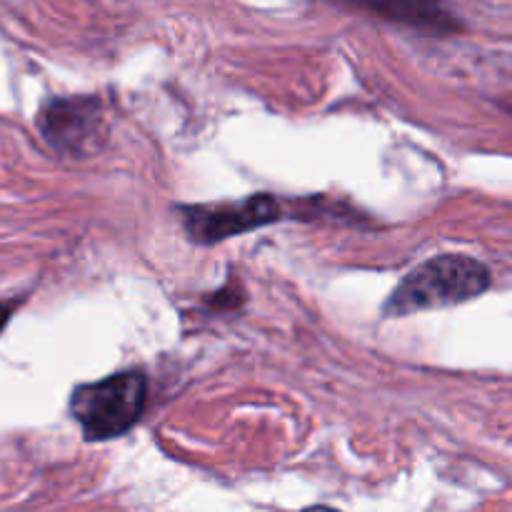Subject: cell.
Returning <instances> with one entry per match:
<instances>
[{
	"label": "cell",
	"instance_id": "5",
	"mask_svg": "<svg viewBox=\"0 0 512 512\" xmlns=\"http://www.w3.org/2000/svg\"><path fill=\"white\" fill-rule=\"evenodd\" d=\"M375 13L385 15L388 20H395V23L410 25V28L420 30H433V33H453V30L460 28L458 20L453 15L445 13L438 5L428 3H388V5H368Z\"/></svg>",
	"mask_w": 512,
	"mask_h": 512
},
{
	"label": "cell",
	"instance_id": "3",
	"mask_svg": "<svg viewBox=\"0 0 512 512\" xmlns=\"http://www.w3.org/2000/svg\"><path fill=\"white\" fill-rule=\"evenodd\" d=\"M183 215V228L195 243H220L233 235L250 233L263 225L278 223L283 208L273 195H250L238 203H218V205H185L180 208Z\"/></svg>",
	"mask_w": 512,
	"mask_h": 512
},
{
	"label": "cell",
	"instance_id": "7",
	"mask_svg": "<svg viewBox=\"0 0 512 512\" xmlns=\"http://www.w3.org/2000/svg\"><path fill=\"white\" fill-rule=\"evenodd\" d=\"M303 512H338V510L325 508V505H313V508H308V510H303Z\"/></svg>",
	"mask_w": 512,
	"mask_h": 512
},
{
	"label": "cell",
	"instance_id": "6",
	"mask_svg": "<svg viewBox=\"0 0 512 512\" xmlns=\"http://www.w3.org/2000/svg\"><path fill=\"white\" fill-rule=\"evenodd\" d=\"M20 303H23V300H3V303H0V333H3L5 325L10 323V318H13V313L18 310Z\"/></svg>",
	"mask_w": 512,
	"mask_h": 512
},
{
	"label": "cell",
	"instance_id": "2",
	"mask_svg": "<svg viewBox=\"0 0 512 512\" xmlns=\"http://www.w3.org/2000/svg\"><path fill=\"white\" fill-rule=\"evenodd\" d=\"M148 378L140 370H123L98 383L78 385L70 395V415L85 440H113L125 435L145 413Z\"/></svg>",
	"mask_w": 512,
	"mask_h": 512
},
{
	"label": "cell",
	"instance_id": "4",
	"mask_svg": "<svg viewBox=\"0 0 512 512\" xmlns=\"http://www.w3.org/2000/svg\"><path fill=\"white\" fill-rule=\"evenodd\" d=\"M45 143L63 155H90L103 143V108L95 98L50 100L38 113Z\"/></svg>",
	"mask_w": 512,
	"mask_h": 512
},
{
	"label": "cell",
	"instance_id": "1",
	"mask_svg": "<svg viewBox=\"0 0 512 512\" xmlns=\"http://www.w3.org/2000/svg\"><path fill=\"white\" fill-rule=\"evenodd\" d=\"M493 283L488 265L468 255H440L418 265L385 303L388 315H410L420 310L448 308L478 298Z\"/></svg>",
	"mask_w": 512,
	"mask_h": 512
}]
</instances>
